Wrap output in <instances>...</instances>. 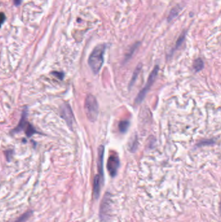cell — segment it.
Here are the masks:
<instances>
[{
	"label": "cell",
	"instance_id": "14",
	"mask_svg": "<svg viewBox=\"0 0 221 222\" xmlns=\"http://www.w3.org/2000/svg\"><path fill=\"white\" fill-rule=\"evenodd\" d=\"M184 39H185V34H182L181 36L179 37V39H178V40H177V42H176V48H178V47L181 45L182 43L183 42V40H184Z\"/></svg>",
	"mask_w": 221,
	"mask_h": 222
},
{
	"label": "cell",
	"instance_id": "3",
	"mask_svg": "<svg viewBox=\"0 0 221 222\" xmlns=\"http://www.w3.org/2000/svg\"><path fill=\"white\" fill-rule=\"evenodd\" d=\"M158 71H159V67L158 66H156L154 67V70H153V72H151V74H150V75L148 77V81H147L145 87L138 94V96L136 97V99L135 100L136 103H140L141 101L143 100V99L145 98V97L147 93L148 92V90L150 89V88H151V86H152L153 83H154L155 78L157 76Z\"/></svg>",
	"mask_w": 221,
	"mask_h": 222
},
{
	"label": "cell",
	"instance_id": "10",
	"mask_svg": "<svg viewBox=\"0 0 221 222\" xmlns=\"http://www.w3.org/2000/svg\"><path fill=\"white\" fill-rule=\"evenodd\" d=\"M193 67L194 70L196 72H198V71L201 70L203 68H204V63L201 59H197L194 62Z\"/></svg>",
	"mask_w": 221,
	"mask_h": 222
},
{
	"label": "cell",
	"instance_id": "17",
	"mask_svg": "<svg viewBox=\"0 0 221 222\" xmlns=\"http://www.w3.org/2000/svg\"><path fill=\"white\" fill-rule=\"evenodd\" d=\"M22 2V0H14V4L16 5H19Z\"/></svg>",
	"mask_w": 221,
	"mask_h": 222
},
{
	"label": "cell",
	"instance_id": "4",
	"mask_svg": "<svg viewBox=\"0 0 221 222\" xmlns=\"http://www.w3.org/2000/svg\"><path fill=\"white\" fill-rule=\"evenodd\" d=\"M119 167V159L118 155L113 154L110 156L108 160L107 168L111 177H115L117 174Z\"/></svg>",
	"mask_w": 221,
	"mask_h": 222
},
{
	"label": "cell",
	"instance_id": "9",
	"mask_svg": "<svg viewBox=\"0 0 221 222\" xmlns=\"http://www.w3.org/2000/svg\"><path fill=\"white\" fill-rule=\"evenodd\" d=\"M27 113H28L27 111H23L19 125L18 126V127L14 130V131H16V132L23 130L25 127H28L27 126H26L27 124H28L27 122V120H26V119H27Z\"/></svg>",
	"mask_w": 221,
	"mask_h": 222
},
{
	"label": "cell",
	"instance_id": "7",
	"mask_svg": "<svg viewBox=\"0 0 221 222\" xmlns=\"http://www.w3.org/2000/svg\"><path fill=\"white\" fill-rule=\"evenodd\" d=\"M104 147L101 146L98 149V170L101 179H103V158H104Z\"/></svg>",
	"mask_w": 221,
	"mask_h": 222
},
{
	"label": "cell",
	"instance_id": "15",
	"mask_svg": "<svg viewBox=\"0 0 221 222\" xmlns=\"http://www.w3.org/2000/svg\"><path fill=\"white\" fill-rule=\"evenodd\" d=\"M213 140H205V141H203L202 142H200L199 144V146H204V145H207V144H213Z\"/></svg>",
	"mask_w": 221,
	"mask_h": 222
},
{
	"label": "cell",
	"instance_id": "2",
	"mask_svg": "<svg viewBox=\"0 0 221 222\" xmlns=\"http://www.w3.org/2000/svg\"><path fill=\"white\" fill-rule=\"evenodd\" d=\"M84 109L86 116L90 121H94L99 113V106L95 96L88 95L85 100Z\"/></svg>",
	"mask_w": 221,
	"mask_h": 222
},
{
	"label": "cell",
	"instance_id": "12",
	"mask_svg": "<svg viewBox=\"0 0 221 222\" xmlns=\"http://www.w3.org/2000/svg\"><path fill=\"white\" fill-rule=\"evenodd\" d=\"M130 123L128 121H121L119 123V129L121 132H125L128 129Z\"/></svg>",
	"mask_w": 221,
	"mask_h": 222
},
{
	"label": "cell",
	"instance_id": "13",
	"mask_svg": "<svg viewBox=\"0 0 221 222\" xmlns=\"http://www.w3.org/2000/svg\"><path fill=\"white\" fill-rule=\"evenodd\" d=\"M32 214H33V211L32 210H29V211H28L27 212H25V214H23L19 218H18L14 222H25L26 221H27L29 218V217L32 215Z\"/></svg>",
	"mask_w": 221,
	"mask_h": 222
},
{
	"label": "cell",
	"instance_id": "5",
	"mask_svg": "<svg viewBox=\"0 0 221 222\" xmlns=\"http://www.w3.org/2000/svg\"><path fill=\"white\" fill-rule=\"evenodd\" d=\"M110 209V198L107 193L102 201L100 208V218L104 221L109 217V211Z\"/></svg>",
	"mask_w": 221,
	"mask_h": 222
},
{
	"label": "cell",
	"instance_id": "18",
	"mask_svg": "<svg viewBox=\"0 0 221 222\" xmlns=\"http://www.w3.org/2000/svg\"><path fill=\"white\" fill-rule=\"evenodd\" d=\"M5 16H4L3 13H2V23H3V22H4V20H5Z\"/></svg>",
	"mask_w": 221,
	"mask_h": 222
},
{
	"label": "cell",
	"instance_id": "19",
	"mask_svg": "<svg viewBox=\"0 0 221 222\" xmlns=\"http://www.w3.org/2000/svg\"><path fill=\"white\" fill-rule=\"evenodd\" d=\"M220 211H221V202H220Z\"/></svg>",
	"mask_w": 221,
	"mask_h": 222
},
{
	"label": "cell",
	"instance_id": "1",
	"mask_svg": "<svg viewBox=\"0 0 221 222\" xmlns=\"http://www.w3.org/2000/svg\"><path fill=\"white\" fill-rule=\"evenodd\" d=\"M105 49L106 46L104 44L96 46L88 59V64L93 72L95 74L99 73L103 66Z\"/></svg>",
	"mask_w": 221,
	"mask_h": 222
},
{
	"label": "cell",
	"instance_id": "11",
	"mask_svg": "<svg viewBox=\"0 0 221 222\" xmlns=\"http://www.w3.org/2000/svg\"><path fill=\"white\" fill-rule=\"evenodd\" d=\"M141 65H139L137 66V68H136L135 71H134V74L133 75H132V77L131 79V81H130V83H129V87L130 88L131 86H133L134 82L136 81V80L138 76V74H139V72H140V70H141Z\"/></svg>",
	"mask_w": 221,
	"mask_h": 222
},
{
	"label": "cell",
	"instance_id": "16",
	"mask_svg": "<svg viewBox=\"0 0 221 222\" xmlns=\"http://www.w3.org/2000/svg\"><path fill=\"white\" fill-rule=\"evenodd\" d=\"M53 74H55V75H55V76H57V77H58L59 79H63V76H64V75H63V73H58V72H53Z\"/></svg>",
	"mask_w": 221,
	"mask_h": 222
},
{
	"label": "cell",
	"instance_id": "8",
	"mask_svg": "<svg viewBox=\"0 0 221 222\" xmlns=\"http://www.w3.org/2000/svg\"><path fill=\"white\" fill-rule=\"evenodd\" d=\"M101 179L102 180L101 176L99 175H97L93 180V196L96 199H98L100 195Z\"/></svg>",
	"mask_w": 221,
	"mask_h": 222
},
{
	"label": "cell",
	"instance_id": "6",
	"mask_svg": "<svg viewBox=\"0 0 221 222\" xmlns=\"http://www.w3.org/2000/svg\"><path fill=\"white\" fill-rule=\"evenodd\" d=\"M61 116L67 122L68 125L69 127L72 126L73 121V114L72 113V109L68 105H64L61 107Z\"/></svg>",
	"mask_w": 221,
	"mask_h": 222
}]
</instances>
